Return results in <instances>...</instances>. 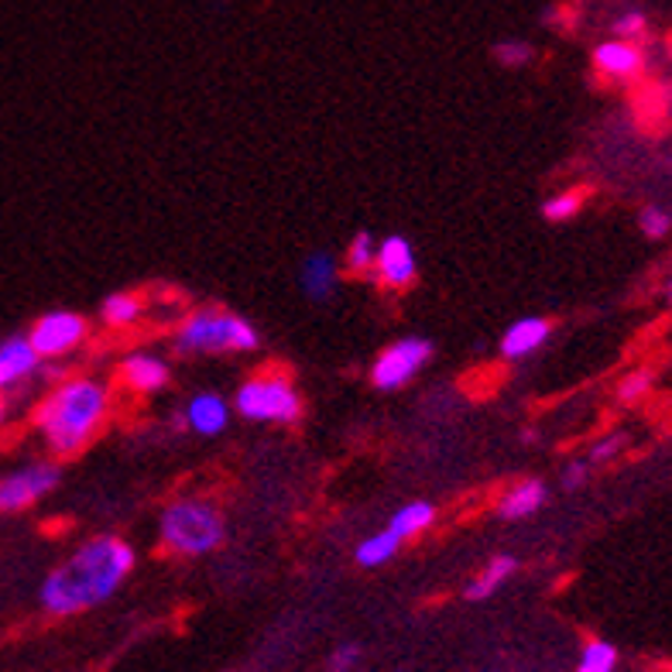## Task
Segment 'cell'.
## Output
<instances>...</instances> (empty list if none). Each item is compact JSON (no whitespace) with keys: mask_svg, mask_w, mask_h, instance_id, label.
<instances>
[{"mask_svg":"<svg viewBox=\"0 0 672 672\" xmlns=\"http://www.w3.org/2000/svg\"><path fill=\"white\" fill-rule=\"evenodd\" d=\"M134 549L118 536H97L83 542L69 560H62L38 590L41 608L69 618L89 608H100L124 587L134 570Z\"/></svg>","mask_w":672,"mask_h":672,"instance_id":"1","label":"cell"},{"mask_svg":"<svg viewBox=\"0 0 672 672\" xmlns=\"http://www.w3.org/2000/svg\"><path fill=\"white\" fill-rule=\"evenodd\" d=\"M110 412L107 384L93 378H69L52 388L35 408V429L52 453L73 456L100 432Z\"/></svg>","mask_w":672,"mask_h":672,"instance_id":"2","label":"cell"},{"mask_svg":"<svg viewBox=\"0 0 672 672\" xmlns=\"http://www.w3.org/2000/svg\"><path fill=\"white\" fill-rule=\"evenodd\" d=\"M258 330L251 322L230 309L206 306L190 313L175 330V351L182 357H196V354H247L258 351Z\"/></svg>","mask_w":672,"mask_h":672,"instance_id":"3","label":"cell"},{"mask_svg":"<svg viewBox=\"0 0 672 672\" xmlns=\"http://www.w3.org/2000/svg\"><path fill=\"white\" fill-rule=\"evenodd\" d=\"M158 532H161V546L172 549L175 555H206L223 542L227 525L213 501L179 498L161 512Z\"/></svg>","mask_w":672,"mask_h":672,"instance_id":"4","label":"cell"},{"mask_svg":"<svg viewBox=\"0 0 672 672\" xmlns=\"http://www.w3.org/2000/svg\"><path fill=\"white\" fill-rule=\"evenodd\" d=\"M234 408L244 415L247 423L292 426V423L303 419V395H298L295 384L285 375H278V370H265V375H254L237 388Z\"/></svg>","mask_w":672,"mask_h":672,"instance_id":"5","label":"cell"},{"mask_svg":"<svg viewBox=\"0 0 672 672\" xmlns=\"http://www.w3.org/2000/svg\"><path fill=\"white\" fill-rule=\"evenodd\" d=\"M432 343L426 337H402L378 354L370 364V384L381 391H399L405 388L419 370L432 361Z\"/></svg>","mask_w":672,"mask_h":672,"instance_id":"6","label":"cell"},{"mask_svg":"<svg viewBox=\"0 0 672 672\" xmlns=\"http://www.w3.org/2000/svg\"><path fill=\"white\" fill-rule=\"evenodd\" d=\"M25 337L38 357H65L89 337V319L73 309H49L35 319V327Z\"/></svg>","mask_w":672,"mask_h":672,"instance_id":"7","label":"cell"},{"mask_svg":"<svg viewBox=\"0 0 672 672\" xmlns=\"http://www.w3.org/2000/svg\"><path fill=\"white\" fill-rule=\"evenodd\" d=\"M62 480V471L49 460H35L0 477V512H25L35 501L49 498Z\"/></svg>","mask_w":672,"mask_h":672,"instance_id":"8","label":"cell"},{"mask_svg":"<svg viewBox=\"0 0 672 672\" xmlns=\"http://www.w3.org/2000/svg\"><path fill=\"white\" fill-rule=\"evenodd\" d=\"M375 271L378 282L384 289H408L419 274V265H415V251L402 234H391L378 244V258H375Z\"/></svg>","mask_w":672,"mask_h":672,"instance_id":"9","label":"cell"},{"mask_svg":"<svg viewBox=\"0 0 672 672\" xmlns=\"http://www.w3.org/2000/svg\"><path fill=\"white\" fill-rule=\"evenodd\" d=\"M41 357L35 354V346L28 343V337H8L0 340V391L17 388L21 381H28L38 370Z\"/></svg>","mask_w":672,"mask_h":672,"instance_id":"10","label":"cell"},{"mask_svg":"<svg viewBox=\"0 0 672 672\" xmlns=\"http://www.w3.org/2000/svg\"><path fill=\"white\" fill-rule=\"evenodd\" d=\"M552 333V322L546 316H525V319H515L512 327L504 330L501 337V357L508 361H522L528 354H536L539 346L549 340Z\"/></svg>","mask_w":672,"mask_h":672,"instance_id":"11","label":"cell"},{"mask_svg":"<svg viewBox=\"0 0 672 672\" xmlns=\"http://www.w3.org/2000/svg\"><path fill=\"white\" fill-rule=\"evenodd\" d=\"M121 378L127 388L142 391V395H155V391L169 388L172 381V370L169 364L155 357V354H131L124 364H121Z\"/></svg>","mask_w":672,"mask_h":672,"instance_id":"12","label":"cell"},{"mask_svg":"<svg viewBox=\"0 0 672 672\" xmlns=\"http://www.w3.org/2000/svg\"><path fill=\"white\" fill-rule=\"evenodd\" d=\"M594 65H597L604 76H611V80H632V76L642 73L645 59H642V49H638L635 41H621V38H614V41L597 45Z\"/></svg>","mask_w":672,"mask_h":672,"instance_id":"13","label":"cell"},{"mask_svg":"<svg viewBox=\"0 0 672 672\" xmlns=\"http://www.w3.org/2000/svg\"><path fill=\"white\" fill-rule=\"evenodd\" d=\"M337 258L330 251H313L309 258L303 261V271H298V282H303V292L313 298V303H327L337 292Z\"/></svg>","mask_w":672,"mask_h":672,"instance_id":"14","label":"cell"},{"mask_svg":"<svg viewBox=\"0 0 672 672\" xmlns=\"http://www.w3.org/2000/svg\"><path fill=\"white\" fill-rule=\"evenodd\" d=\"M185 426L199 436H220L230 426V405L217 391H199V395L185 405Z\"/></svg>","mask_w":672,"mask_h":672,"instance_id":"15","label":"cell"},{"mask_svg":"<svg viewBox=\"0 0 672 672\" xmlns=\"http://www.w3.org/2000/svg\"><path fill=\"white\" fill-rule=\"evenodd\" d=\"M546 484L536 480V477H528V480H518L512 484L501 501H498V515L508 518V522H518V518H528V515H536L539 508L546 504Z\"/></svg>","mask_w":672,"mask_h":672,"instance_id":"16","label":"cell"},{"mask_svg":"<svg viewBox=\"0 0 672 672\" xmlns=\"http://www.w3.org/2000/svg\"><path fill=\"white\" fill-rule=\"evenodd\" d=\"M436 522V504L429 501H408L402 504L395 515H391L388 522V532L395 536L399 542H408L415 536H423V532Z\"/></svg>","mask_w":672,"mask_h":672,"instance_id":"17","label":"cell"},{"mask_svg":"<svg viewBox=\"0 0 672 672\" xmlns=\"http://www.w3.org/2000/svg\"><path fill=\"white\" fill-rule=\"evenodd\" d=\"M515 566L518 563L512 560V555H494V560L474 576V584L467 587V597L471 600H488L491 594H498L508 581H512Z\"/></svg>","mask_w":672,"mask_h":672,"instance_id":"18","label":"cell"},{"mask_svg":"<svg viewBox=\"0 0 672 672\" xmlns=\"http://www.w3.org/2000/svg\"><path fill=\"white\" fill-rule=\"evenodd\" d=\"M399 549H402V542L391 536L388 528H381V532H375V536H367L361 546H357V563L364 566V570H378V566H384V563H391L399 555Z\"/></svg>","mask_w":672,"mask_h":672,"instance_id":"19","label":"cell"},{"mask_svg":"<svg viewBox=\"0 0 672 672\" xmlns=\"http://www.w3.org/2000/svg\"><path fill=\"white\" fill-rule=\"evenodd\" d=\"M142 313H145V303H142V295H134V292H113L100 303V316L107 327H131L134 319H142Z\"/></svg>","mask_w":672,"mask_h":672,"instance_id":"20","label":"cell"},{"mask_svg":"<svg viewBox=\"0 0 672 672\" xmlns=\"http://www.w3.org/2000/svg\"><path fill=\"white\" fill-rule=\"evenodd\" d=\"M576 672H618V648L604 638H590L576 662Z\"/></svg>","mask_w":672,"mask_h":672,"instance_id":"21","label":"cell"},{"mask_svg":"<svg viewBox=\"0 0 672 672\" xmlns=\"http://www.w3.org/2000/svg\"><path fill=\"white\" fill-rule=\"evenodd\" d=\"M375 258H378V241L370 237L367 230H361L351 241V247H346V268L354 274H367V271H375Z\"/></svg>","mask_w":672,"mask_h":672,"instance_id":"22","label":"cell"},{"mask_svg":"<svg viewBox=\"0 0 672 672\" xmlns=\"http://www.w3.org/2000/svg\"><path fill=\"white\" fill-rule=\"evenodd\" d=\"M581 206H584V193H581V190H570V193H560V196L546 199L542 217H546L549 223H566V220H573L576 213H581Z\"/></svg>","mask_w":672,"mask_h":672,"instance_id":"23","label":"cell"},{"mask_svg":"<svg viewBox=\"0 0 672 672\" xmlns=\"http://www.w3.org/2000/svg\"><path fill=\"white\" fill-rule=\"evenodd\" d=\"M652 384H656V375L648 367H638V370H632L628 378H624L621 384H618V399L624 402V405H635V402H642L648 391H652Z\"/></svg>","mask_w":672,"mask_h":672,"instance_id":"24","label":"cell"},{"mask_svg":"<svg viewBox=\"0 0 672 672\" xmlns=\"http://www.w3.org/2000/svg\"><path fill=\"white\" fill-rule=\"evenodd\" d=\"M638 227H642V234L645 237H652V241H662L669 230H672V217L662 210V206H645V210L638 213Z\"/></svg>","mask_w":672,"mask_h":672,"instance_id":"25","label":"cell"},{"mask_svg":"<svg viewBox=\"0 0 672 672\" xmlns=\"http://www.w3.org/2000/svg\"><path fill=\"white\" fill-rule=\"evenodd\" d=\"M532 45L528 41H501L498 49H494V59L501 62V65H508V69H518V65H528L532 62Z\"/></svg>","mask_w":672,"mask_h":672,"instance_id":"26","label":"cell"},{"mask_svg":"<svg viewBox=\"0 0 672 672\" xmlns=\"http://www.w3.org/2000/svg\"><path fill=\"white\" fill-rule=\"evenodd\" d=\"M624 443H628V439H624V432H611V436H604V439H597L594 450H590V463H608V460H614V456L624 450Z\"/></svg>","mask_w":672,"mask_h":672,"instance_id":"27","label":"cell"},{"mask_svg":"<svg viewBox=\"0 0 672 672\" xmlns=\"http://www.w3.org/2000/svg\"><path fill=\"white\" fill-rule=\"evenodd\" d=\"M357 662H361V645L346 642V645H340L337 652H333L330 672H351V669H357Z\"/></svg>","mask_w":672,"mask_h":672,"instance_id":"28","label":"cell"},{"mask_svg":"<svg viewBox=\"0 0 672 672\" xmlns=\"http://www.w3.org/2000/svg\"><path fill=\"white\" fill-rule=\"evenodd\" d=\"M614 32H618L621 41H632V38H638V35L645 32V17H642L638 11L621 14V17L614 21Z\"/></svg>","mask_w":672,"mask_h":672,"instance_id":"29","label":"cell"},{"mask_svg":"<svg viewBox=\"0 0 672 672\" xmlns=\"http://www.w3.org/2000/svg\"><path fill=\"white\" fill-rule=\"evenodd\" d=\"M587 474H590V467H587L584 460H573V463H566V471H563V488H566V491L584 488V484H587Z\"/></svg>","mask_w":672,"mask_h":672,"instance_id":"30","label":"cell"},{"mask_svg":"<svg viewBox=\"0 0 672 672\" xmlns=\"http://www.w3.org/2000/svg\"><path fill=\"white\" fill-rule=\"evenodd\" d=\"M4 412H8V405H4V399H0V423H4Z\"/></svg>","mask_w":672,"mask_h":672,"instance_id":"31","label":"cell"},{"mask_svg":"<svg viewBox=\"0 0 672 672\" xmlns=\"http://www.w3.org/2000/svg\"><path fill=\"white\" fill-rule=\"evenodd\" d=\"M665 292H669V306H672V282H669V289H665Z\"/></svg>","mask_w":672,"mask_h":672,"instance_id":"32","label":"cell"}]
</instances>
